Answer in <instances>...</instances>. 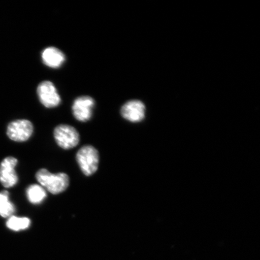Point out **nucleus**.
Instances as JSON below:
<instances>
[{"instance_id":"obj_10","label":"nucleus","mask_w":260,"mask_h":260,"mask_svg":"<svg viewBox=\"0 0 260 260\" xmlns=\"http://www.w3.org/2000/svg\"><path fill=\"white\" fill-rule=\"evenodd\" d=\"M27 199L31 204H40L47 197L46 191L41 185H31L26 191Z\"/></svg>"},{"instance_id":"obj_12","label":"nucleus","mask_w":260,"mask_h":260,"mask_svg":"<svg viewBox=\"0 0 260 260\" xmlns=\"http://www.w3.org/2000/svg\"><path fill=\"white\" fill-rule=\"evenodd\" d=\"M31 221L27 217H18L14 216L10 217L6 222V226L10 230L18 231L27 229L30 226Z\"/></svg>"},{"instance_id":"obj_3","label":"nucleus","mask_w":260,"mask_h":260,"mask_svg":"<svg viewBox=\"0 0 260 260\" xmlns=\"http://www.w3.org/2000/svg\"><path fill=\"white\" fill-rule=\"evenodd\" d=\"M54 136L58 145L64 149L76 147L80 141L79 132L73 126L68 125H58L54 129Z\"/></svg>"},{"instance_id":"obj_6","label":"nucleus","mask_w":260,"mask_h":260,"mask_svg":"<svg viewBox=\"0 0 260 260\" xmlns=\"http://www.w3.org/2000/svg\"><path fill=\"white\" fill-rule=\"evenodd\" d=\"M18 164L17 159L13 157H6L0 165V182L3 186L10 188L18 183V177L15 170Z\"/></svg>"},{"instance_id":"obj_11","label":"nucleus","mask_w":260,"mask_h":260,"mask_svg":"<svg viewBox=\"0 0 260 260\" xmlns=\"http://www.w3.org/2000/svg\"><path fill=\"white\" fill-rule=\"evenodd\" d=\"M8 191H3L0 193V216L3 217H11L15 211L14 204L9 199Z\"/></svg>"},{"instance_id":"obj_7","label":"nucleus","mask_w":260,"mask_h":260,"mask_svg":"<svg viewBox=\"0 0 260 260\" xmlns=\"http://www.w3.org/2000/svg\"><path fill=\"white\" fill-rule=\"evenodd\" d=\"M95 106V101L89 96L77 98L73 105V115L78 121H89L92 115V109Z\"/></svg>"},{"instance_id":"obj_1","label":"nucleus","mask_w":260,"mask_h":260,"mask_svg":"<svg viewBox=\"0 0 260 260\" xmlns=\"http://www.w3.org/2000/svg\"><path fill=\"white\" fill-rule=\"evenodd\" d=\"M36 178L42 187L52 194H57L67 189L70 184V178L65 173L54 174L46 169H41L36 174Z\"/></svg>"},{"instance_id":"obj_4","label":"nucleus","mask_w":260,"mask_h":260,"mask_svg":"<svg viewBox=\"0 0 260 260\" xmlns=\"http://www.w3.org/2000/svg\"><path fill=\"white\" fill-rule=\"evenodd\" d=\"M34 132L32 123L26 119L16 120L9 123L7 129L8 137L12 141L22 142L27 141Z\"/></svg>"},{"instance_id":"obj_5","label":"nucleus","mask_w":260,"mask_h":260,"mask_svg":"<svg viewBox=\"0 0 260 260\" xmlns=\"http://www.w3.org/2000/svg\"><path fill=\"white\" fill-rule=\"evenodd\" d=\"M37 92L41 103L47 108L56 107L61 102L56 87L51 81H42L39 84Z\"/></svg>"},{"instance_id":"obj_2","label":"nucleus","mask_w":260,"mask_h":260,"mask_svg":"<svg viewBox=\"0 0 260 260\" xmlns=\"http://www.w3.org/2000/svg\"><path fill=\"white\" fill-rule=\"evenodd\" d=\"M76 158L81 171L86 176L95 174L99 168V152L92 146L81 148L77 153Z\"/></svg>"},{"instance_id":"obj_8","label":"nucleus","mask_w":260,"mask_h":260,"mask_svg":"<svg viewBox=\"0 0 260 260\" xmlns=\"http://www.w3.org/2000/svg\"><path fill=\"white\" fill-rule=\"evenodd\" d=\"M145 111V105L138 100L129 101L126 103L121 110L123 118L133 122H140L144 119Z\"/></svg>"},{"instance_id":"obj_9","label":"nucleus","mask_w":260,"mask_h":260,"mask_svg":"<svg viewBox=\"0 0 260 260\" xmlns=\"http://www.w3.org/2000/svg\"><path fill=\"white\" fill-rule=\"evenodd\" d=\"M42 59L47 67L52 68H59L65 60L63 52L56 47H51L45 48L42 53Z\"/></svg>"}]
</instances>
